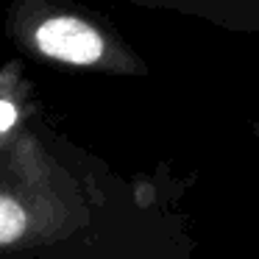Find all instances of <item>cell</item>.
Instances as JSON below:
<instances>
[{
	"mask_svg": "<svg viewBox=\"0 0 259 259\" xmlns=\"http://www.w3.org/2000/svg\"><path fill=\"white\" fill-rule=\"evenodd\" d=\"M25 226H28L25 209L20 206L14 198L0 195V245L17 240V237L25 231Z\"/></svg>",
	"mask_w": 259,
	"mask_h": 259,
	"instance_id": "7a4b0ae2",
	"label": "cell"
},
{
	"mask_svg": "<svg viewBox=\"0 0 259 259\" xmlns=\"http://www.w3.org/2000/svg\"><path fill=\"white\" fill-rule=\"evenodd\" d=\"M34 42L45 56L70 64H95L103 56V39L75 17H51L36 28Z\"/></svg>",
	"mask_w": 259,
	"mask_h": 259,
	"instance_id": "6da1fadb",
	"label": "cell"
},
{
	"mask_svg": "<svg viewBox=\"0 0 259 259\" xmlns=\"http://www.w3.org/2000/svg\"><path fill=\"white\" fill-rule=\"evenodd\" d=\"M14 117H17V112H14V103L0 101V134L12 128V125H14Z\"/></svg>",
	"mask_w": 259,
	"mask_h": 259,
	"instance_id": "3957f363",
	"label": "cell"
}]
</instances>
